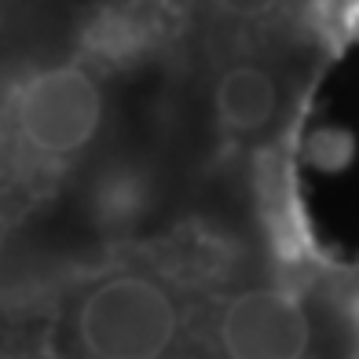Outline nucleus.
Returning <instances> with one entry per match:
<instances>
[{
  "label": "nucleus",
  "instance_id": "obj_1",
  "mask_svg": "<svg viewBox=\"0 0 359 359\" xmlns=\"http://www.w3.org/2000/svg\"><path fill=\"white\" fill-rule=\"evenodd\" d=\"M359 0H0V359L140 271L319 253L301 158Z\"/></svg>",
  "mask_w": 359,
  "mask_h": 359
}]
</instances>
